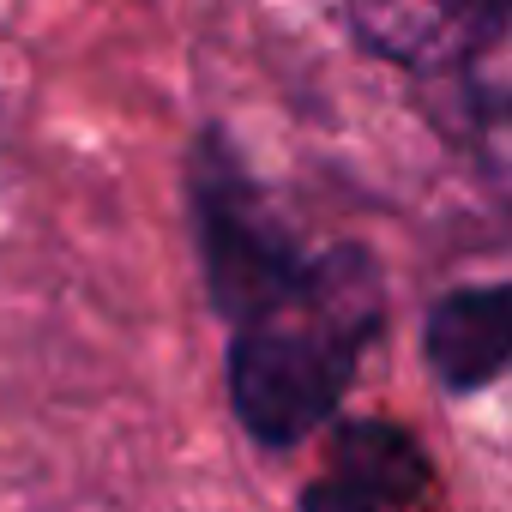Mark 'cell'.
I'll return each mask as SVG.
<instances>
[{
  "instance_id": "cell-2",
  "label": "cell",
  "mask_w": 512,
  "mask_h": 512,
  "mask_svg": "<svg viewBox=\"0 0 512 512\" xmlns=\"http://www.w3.org/2000/svg\"><path fill=\"white\" fill-rule=\"evenodd\" d=\"M187 199H193V235H199V266L217 320L253 326L266 314L296 308L314 296V284L332 266V247L308 253L290 223L278 217L272 193L247 175L235 145L223 133H205L187 157Z\"/></svg>"
},
{
  "instance_id": "cell-4",
  "label": "cell",
  "mask_w": 512,
  "mask_h": 512,
  "mask_svg": "<svg viewBox=\"0 0 512 512\" xmlns=\"http://www.w3.org/2000/svg\"><path fill=\"white\" fill-rule=\"evenodd\" d=\"M434 464L422 440L398 422H344L332 440V470L314 476L296 512H416L428 500Z\"/></svg>"
},
{
  "instance_id": "cell-1",
  "label": "cell",
  "mask_w": 512,
  "mask_h": 512,
  "mask_svg": "<svg viewBox=\"0 0 512 512\" xmlns=\"http://www.w3.org/2000/svg\"><path fill=\"white\" fill-rule=\"evenodd\" d=\"M380 326H386V290L374 253L332 247V266L314 296L229 332L223 380L235 422L266 452L302 446L308 434L338 422V404Z\"/></svg>"
},
{
  "instance_id": "cell-5",
  "label": "cell",
  "mask_w": 512,
  "mask_h": 512,
  "mask_svg": "<svg viewBox=\"0 0 512 512\" xmlns=\"http://www.w3.org/2000/svg\"><path fill=\"white\" fill-rule=\"evenodd\" d=\"M422 350H428L434 380H440L452 398L488 392V386L506 374V356H512V290H506V284H464V290H446V296L428 308Z\"/></svg>"
},
{
  "instance_id": "cell-3",
  "label": "cell",
  "mask_w": 512,
  "mask_h": 512,
  "mask_svg": "<svg viewBox=\"0 0 512 512\" xmlns=\"http://www.w3.org/2000/svg\"><path fill=\"white\" fill-rule=\"evenodd\" d=\"M506 7L512 0H344L356 43L422 79H470L476 61H494Z\"/></svg>"
}]
</instances>
